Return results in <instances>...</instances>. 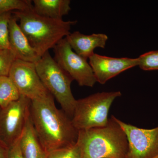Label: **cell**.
<instances>
[{
    "instance_id": "cell-1",
    "label": "cell",
    "mask_w": 158,
    "mask_h": 158,
    "mask_svg": "<svg viewBox=\"0 0 158 158\" xmlns=\"http://www.w3.org/2000/svg\"><path fill=\"white\" fill-rule=\"evenodd\" d=\"M30 114L37 137L47 154L77 143L78 131L71 118L56 107L50 93L31 101Z\"/></svg>"
},
{
    "instance_id": "cell-2",
    "label": "cell",
    "mask_w": 158,
    "mask_h": 158,
    "mask_svg": "<svg viewBox=\"0 0 158 158\" xmlns=\"http://www.w3.org/2000/svg\"><path fill=\"white\" fill-rule=\"evenodd\" d=\"M77 143L82 158H126V135L112 115L107 125L78 131Z\"/></svg>"
},
{
    "instance_id": "cell-3",
    "label": "cell",
    "mask_w": 158,
    "mask_h": 158,
    "mask_svg": "<svg viewBox=\"0 0 158 158\" xmlns=\"http://www.w3.org/2000/svg\"><path fill=\"white\" fill-rule=\"evenodd\" d=\"M14 14L19 21L20 28L40 57L70 34L72 26L77 23V21H65L40 16L33 9L15 11Z\"/></svg>"
},
{
    "instance_id": "cell-4",
    "label": "cell",
    "mask_w": 158,
    "mask_h": 158,
    "mask_svg": "<svg viewBox=\"0 0 158 158\" xmlns=\"http://www.w3.org/2000/svg\"><path fill=\"white\" fill-rule=\"evenodd\" d=\"M35 65L44 87L72 119L77 102L71 88L73 79L58 65L49 52L35 63Z\"/></svg>"
},
{
    "instance_id": "cell-5",
    "label": "cell",
    "mask_w": 158,
    "mask_h": 158,
    "mask_svg": "<svg viewBox=\"0 0 158 158\" xmlns=\"http://www.w3.org/2000/svg\"><path fill=\"white\" fill-rule=\"evenodd\" d=\"M121 95L120 91L98 92L77 100L72 118L74 127L78 131L106 127L111 105Z\"/></svg>"
},
{
    "instance_id": "cell-6",
    "label": "cell",
    "mask_w": 158,
    "mask_h": 158,
    "mask_svg": "<svg viewBox=\"0 0 158 158\" xmlns=\"http://www.w3.org/2000/svg\"><path fill=\"white\" fill-rule=\"evenodd\" d=\"M31 100L21 95L16 101L0 108V141L8 148L21 135L30 114Z\"/></svg>"
},
{
    "instance_id": "cell-7",
    "label": "cell",
    "mask_w": 158,
    "mask_h": 158,
    "mask_svg": "<svg viewBox=\"0 0 158 158\" xmlns=\"http://www.w3.org/2000/svg\"><path fill=\"white\" fill-rule=\"evenodd\" d=\"M53 49L54 59L73 81L81 87L94 86L97 82L90 64L87 59L74 52L65 37Z\"/></svg>"
},
{
    "instance_id": "cell-8",
    "label": "cell",
    "mask_w": 158,
    "mask_h": 158,
    "mask_svg": "<svg viewBox=\"0 0 158 158\" xmlns=\"http://www.w3.org/2000/svg\"><path fill=\"white\" fill-rule=\"evenodd\" d=\"M127 138L126 158H158V126L152 129L141 128L125 123L115 116Z\"/></svg>"
},
{
    "instance_id": "cell-9",
    "label": "cell",
    "mask_w": 158,
    "mask_h": 158,
    "mask_svg": "<svg viewBox=\"0 0 158 158\" xmlns=\"http://www.w3.org/2000/svg\"><path fill=\"white\" fill-rule=\"evenodd\" d=\"M9 77L20 95L31 101L49 93L40 78L35 63L16 59L10 69Z\"/></svg>"
},
{
    "instance_id": "cell-10",
    "label": "cell",
    "mask_w": 158,
    "mask_h": 158,
    "mask_svg": "<svg viewBox=\"0 0 158 158\" xmlns=\"http://www.w3.org/2000/svg\"><path fill=\"white\" fill-rule=\"evenodd\" d=\"M89 60L96 82L101 85L138 65V58H114L96 53L90 56Z\"/></svg>"
},
{
    "instance_id": "cell-11",
    "label": "cell",
    "mask_w": 158,
    "mask_h": 158,
    "mask_svg": "<svg viewBox=\"0 0 158 158\" xmlns=\"http://www.w3.org/2000/svg\"><path fill=\"white\" fill-rule=\"evenodd\" d=\"M9 41L10 49L17 59L35 63L41 57L31 46L15 15L12 16L9 21Z\"/></svg>"
},
{
    "instance_id": "cell-12",
    "label": "cell",
    "mask_w": 158,
    "mask_h": 158,
    "mask_svg": "<svg viewBox=\"0 0 158 158\" xmlns=\"http://www.w3.org/2000/svg\"><path fill=\"white\" fill-rule=\"evenodd\" d=\"M65 38L74 52L86 59L94 53L95 49L104 48L108 40L105 34L85 35L79 31L70 33Z\"/></svg>"
},
{
    "instance_id": "cell-13",
    "label": "cell",
    "mask_w": 158,
    "mask_h": 158,
    "mask_svg": "<svg viewBox=\"0 0 158 158\" xmlns=\"http://www.w3.org/2000/svg\"><path fill=\"white\" fill-rule=\"evenodd\" d=\"M21 151L24 158H47V153L43 147L34 129L31 114L19 138Z\"/></svg>"
},
{
    "instance_id": "cell-14",
    "label": "cell",
    "mask_w": 158,
    "mask_h": 158,
    "mask_svg": "<svg viewBox=\"0 0 158 158\" xmlns=\"http://www.w3.org/2000/svg\"><path fill=\"white\" fill-rule=\"evenodd\" d=\"M32 3L36 14L52 19L62 20L71 10L69 0H34Z\"/></svg>"
},
{
    "instance_id": "cell-15",
    "label": "cell",
    "mask_w": 158,
    "mask_h": 158,
    "mask_svg": "<svg viewBox=\"0 0 158 158\" xmlns=\"http://www.w3.org/2000/svg\"><path fill=\"white\" fill-rule=\"evenodd\" d=\"M21 95L9 76L0 77V108L3 109L16 101Z\"/></svg>"
},
{
    "instance_id": "cell-16",
    "label": "cell",
    "mask_w": 158,
    "mask_h": 158,
    "mask_svg": "<svg viewBox=\"0 0 158 158\" xmlns=\"http://www.w3.org/2000/svg\"><path fill=\"white\" fill-rule=\"evenodd\" d=\"M32 1L30 0H0V15L16 11L33 10Z\"/></svg>"
},
{
    "instance_id": "cell-17",
    "label": "cell",
    "mask_w": 158,
    "mask_h": 158,
    "mask_svg": "<svg viewBox=\"0 0 158 158\" xmlns=\"http://www.w3.org/2000/svg\"><path fill=\"white\" fill-rule=\"evenodd\" d=\"M47 158H82L81 152L77 143L55 150L48 153Z\"/></svg>"
},
{
    "instance_id": "cell-18",
    "label": "cell",
    "mask_w": 158,
    "mask_h": 158,
    "mask_svg": "<svg viewBox=\"0 0 158 158\" xmlns=\"http://www.w3.org/2000/svg\"><path fill=\"white\" fill-rule=\"evenodd\" d=\"M138 66L142 70H158V50L145 53L138 57Z\"/></svg>"
},
{
    "instance_id": "cell-19",
    "label": "cell",
    "mask_w": 158,
    "mask_h": 158,
    "mask_svg": "<svg viewBox=\"0 0 158 158\" xmlns=\"http://www.w3.org/2000/svg\"><path fill=\"white\" fill-rule=\"evenodd\" d=\"M16 59L10 49H0V77L9 76L10 69Z\"/></svg>"
},
{
    "instance_id": "cell-20",
    "label": "cell",
    "mask_w": 158,
    "mask_h": 158,
    "mask_svg": "<svg viewBox=\"0 0 158 158\" xmlns=\"http://www.w3.org/2000/svg\"><path fill=\"white\" fill-rule=\"evenodd\" d=\"M11 13L0 15V49H10L9 41V23Z\"/></svg>"
},
{
    "instance_id": "cell-21",
    "label": "cell",
    "mask_w": 158,
    "mask_h": 158,
    "mask_svg": "<svg viewBox=\"0 0 158 158\" xmlns=\"http://www.w3.org/2000/svg\"><path fill=\"white\" fill-rule=\"evenodd\" d=\"M19 138L15 144L9 148V158H24L20 148Z\"/></svg>"
},
{
    "instance_id": "cell-22",
    "label": "cell",
    "mask_w": 158,
    "mask_h": 158,
    "mask_svg": "<svg viewBox=\"0 0 158 158\" xmlns=\"http://www.w3.org/2000/svg\"><path fill=\"white\" fill-rule=\"evenodd\" d=\"M9 148L0 141V158H9Z\"/></svg>"
}]
</instances>
